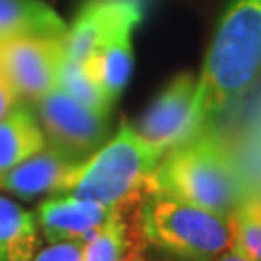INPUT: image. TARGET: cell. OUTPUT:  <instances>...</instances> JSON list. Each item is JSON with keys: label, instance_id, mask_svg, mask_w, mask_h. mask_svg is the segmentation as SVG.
Instances as JSON below:
<instances>
[{"label": "cell", "instance_id": "6", "mask_svg": "<svg viewBox=\"0 0 261 261\" xmlns=\"http://www.w3.org/2000/svg\"><path fill=\"white\" fill-rule=\"evenodd\" d=\"M39 124L47 141L74 161H84L103 145L109 116L91 111L62 87L37 101Z\"/></svg>", "mask_w": 261, "mask_h": 261}, {"label": "cell", "instance_id": "15", "mask_svg": "<svg viewBox=\"0 0 261 261\" xmlns=\"http://www.w3.org/2000/svg\"><path fill=\"white\" fill-rule=\"evenodd\" d=\"M37 246V217L0 196V261H33Z\"/></svg>", "mask_w": 261, "mask_h": 261}, {"label": "cell", "instance_id": "19", "mask_svg": "<svg viewBox=\"0 0 261 261\" xmlns=\"http://www.w3.org/2000/svg\"><path fill=\"white\" fill-rule=\"evenodd\" d=\"M18 99L19 97H18V93H16V89L12 87V84L8 82V77L0 70V120H2L12 109H16Z\"/></svg>", "mask_w": 261, "mask_h": 261}, {"label": "cell", "instance_id": "10", "mask_svg": "<svg viewBox=\"0 0 261 261\" xmlns=\"http://www.w3.org/2000/svg\"><path fill=\"white\" fill-rule=\"evenodd\" d=\"M77 163L80 161L70 159L50 145L0 174V186L25 201L53 192H62L66 178Z\"/></svg>", "mask_w": 261, "mask_h": 261}, {"label": "cell", "instance_id": "7", "mask_svg": "<svg viewBox=\"0 0 261 261\" xmlns=\"http://www.w3.org/2000/svg\"><path fill=\"white\" fill-rule=\"evenodd\" d=\"M196 89L197 80L192 74L184 72L176 75L165 85V89L159 93L140 120V126L136 130L161 155L205 130V126L197 122L194 111Z\"/></svg>", "mask_w": 261, "mask_h": 261}, {"label": "cell", "instance_id": "3", "mask_svg": "<svg viewBox=\"0 0 261 261\" xmlns=\"http://www.w3.org/2000/svg\"><path fill=\"white\" fill-rule=\"evenodd\" d=\"M161 157L140 132L124 122L111 141L70 170L60 194H72L112 211H130L149 194Z\"/></svg>", "mask_w": 261, "mask_h": 261}, {"label": "cell", "instance_id": "12", "mask_svg": "<svg viewBox=\"0 0 261 261\" xmlns=\"http://www.w3.org/2000/svg\"><path fill=\"white\" fill-rule=\"evenodd\" d=\"M48 145L47 136L33 112L19 107L0 120V174L33 157Z\"/></svg>", "mask_w": 261, "mask_h": 261}, {"label": "cell", "instance_id": "14", "mask_svg": "<svg viewBox=\"0 0 261 261\" xmlns=\"http://www.w3.org/2000/svg\"><path fill=\"white\" fill-rule=\"evenodd\" d=\"M128 211H112L84 242L82 261H130L143 248L134 221H126Z\"/></svg>", "mask_w": 261, "mask_h": 261}, {"label": "cell", "instance_id": "9", "mask_svg": "<svg viewBox=\"0 0 261 261\" xmlns=\"http://www.w3.org/2000/svg\"><path fill=\"white\" fill-rule=\"evenodd\" d=\"M111 213L112 209H107L99 203L72 194H62L48 197L37 207V221L50 244L66 240L85 242L111 217Z\"/></svg>", "mask_w": 261, "mask_h": 261}, {"label": "cell", "instance_id": "11", "mask_svg": "<svg viewBox=\"0 0 261 261\" xmlns=\"http://www.w3.org/2000/svg\"><path fill=\"white\" fill-rule=\"evenodd\" d=\"M132 31L124 29L112 35L101 48L89 55L84 62V70L112 101L122 95L132 72Z\"/></svg>", "mask_w": 261, "mask_h": 261}, {"label": "cell", "instance_id": "20", "mask_svg": "<svg viewBox=\"0 0 261 261\" xmlns=\"http://www.w3.org/2000/svg\"><path fill=\"white\" fill-rule=\"evenodd\" d=\"M213 261H252V259H250V257H246L244 253L236 252V250H232V248H228V252L219 253Z\"/></svg>", "mask_w": 261, "mask_h": 261}, {"label": "cell", "instance_id": "18", "mask_svg": "<svg viewBox=\"0 0 261 261\" xmlns=\"http://www.w3.org/2000/svg\"><path fill=\"white\" fill-rule=\"evenodd\" d=\"M84 242L82 240H66V242L50 244L41 250L33 261H82Z\"/></svg>", "mask_w": 261, "mask_h": 261}, {"label": "cell", "instance_id": "1", "mask_svg": "<svg viewBox=\"0 0 261 261\" xmlns=\"http://www.w3.org/2000/svg\"><path fill=\"white\" fill-rule=\"evenodd\" d=\"M261 74V0H232L207 50L196 89V118L209 126L238 103Z\"/></svg>", "mask_w": 261, "mask_h": 261}, {"label": "cell", "instance_id": "5", "mask_svg": "<svg viewBox=\"0 0 261 261\" xmlns=\"http://www.w3.org/2000/svg\"><path fill=\"white\" fill-rule=\"evenodd\" d=\"M64 35H18L0 39V70L18 97L35 101L55 91L64 62Z\"/></svg>", "mask_w": 261, "mask_h": 261}, {"label": "cell", "instance_id": "13", "mask_svg": "<svg viewBox=\"0 0 261 261\" xmlns=\"http://www.w3.org/2000/svg\"><path fill=\"white\" fill-rule=\"evenodd\" d=\"M68 25L43 0H0V39L18 35L62 37Z\"/></svg>", "mask_w": 261, "mask_h": 261}, {"label": "cell", "instance_id": "4", "mask_svg": "<svg viewBox=\"0 0 261 261\" xmlns=\"http://www.w3.org/2000/svg\"><path fill=\"white\" fill-rule=\"evenodd\" d=\"M134 224L143 246L151 244L184 261H213L232 246L230 217L161 194L141 199Z\"/></svg>", "mask_w": 261, "mask_h": 261}, {"label": "cell", "instance_id": "16", "mask_svg": "<svg viewBox=\"0 0 261 261\" xmlns=\"http://www.w3.org/2000/svg\"><path fill=\"white\" fill-rule=\"evenodd\" d=\"M232 250L252 261H261V197H244L230 215Z\"/></svg>", "mask_w": 261, "mask_h": 261}, {"label": "cell", "instance_id": "8", "mask_svg": "<svg viewBox=\"0 0 261 261\" xmlns=\"http://www.w3.org/2000/svg\"><path fill=\"white\" fill-rule=\"evenodd\" d=\"M143 18L136 0H87L64 33L66 58L84 62L118 31L134 29Z\"/></svg>", "mask_w": 261, "mask_h": 261}, {"label": "cell", "instance_id": "17", "mask_svg": "<svg viewBox=\"0 0 261 261\" xmlns=\"http://www.w3.org/2000/svg\"><path fill=\"white\" fill-rule=\"evenodd\" d=\"M58 87H62L66 93H70L82 105L89 107L91 111L99 112V114H107L109 116L111 107L114 103L111 97L103 91V87L97 85L87 75L84 66L80 64V62H74V60L66 58V56L64 62H62V68H60Z\"/></svg>", "mask_w": 261, "mask_h": 261}, {"label": "cell", "instance_id": "21", "mask_svg": "<svg viewBox=\"0 0 261 261\" xmlns=\"http://www.w3.org/2000/svg\"><path fill=\"white\" fill-rule=\"evenodd\" d=\"M130 261H145V259H141V257H132Z\"/></svg>", "mask_w": 261, "mask_h": 261}, {"label": "cell", "instance_id": "2", "mask_svg": "<svg viewBox=\"0 0 261 261\" xmlns=\"http://www.w3.org/2000/svg\"><path fill=\"white\" fill-rule=\"evenodd\" d=\"M149 194L182 199L223 217H230L246 197L232 155L209 128L161 157Z\"/></svg>", "mask_w": 261, "mask_h": 261}]
</instances>
